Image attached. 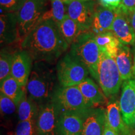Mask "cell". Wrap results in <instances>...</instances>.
Returning a JSON list of instances; mask_svg holds the SVG:
<instances>
[{
    "mask_svg": "<svg viewBox=\"0 0 135 135\" xmlns=\"http://www.w3.org/2000/svg\"><path fill=\"white\" fill-rule=\"evenodd\" d=\"M95 40L101 51L108 54L115 60L119 47L122 43L112 31L95 35Z\"/></svg>",
    "mask_w": 135,
    "mask_h": 135,
    "instance_id": "obj_21",
    "label": "cell"
},
{
    "mask_svg": "<svg viewBox=\"0 0 135 135\" xmlns=\"http://www.w3.org/2000/svg\"><path fill=\"white\" fill-rule=\"evenodd\" d=\"M36 121H19L13 135H36Z\"/></svg>",
    "mask_w": 135,
    "mask_h": 135,
    "instance_id": "obj_26",
    "label": "cell"
},
{
    "mask_svg": "<svg viewBox=\"0 0 135 135\" xmlns=\"http://www.w3.org/2000/svg\"><path fill=\"white\" fill-rule=\"evenodd\" d=\"M46 0H27L17 13L18 37L19 45L40 22L46 11Z\"/></svg>",
    "mask_w": 135,
    "mask_h": 135,
    "instance_id": "obj_5",
    "label": "cell"
},
{
    "mask_svg": "<svg viewBox=\"0 0 135 135\" xmlns=\"http://www.w3.org/2000/svg\"><path fill=\"white\" fill-rule=\"evenodd\" d=\"M33 59L28 51L21 50L13 54L11 75L23 87H26L32 71Z\"/></svg>",
    "mask_w": 135,
    "mask_h": 135,
    "instance_id": "obj_11",
    "label": "cell"
},
{
    "mask_svg": "<svg viewBox=\"0 0 135 135\" xmlns=\"http://www.w3.org/2000/svg\"><path fill=\"white\" fill-rule=\"evenodd\" d=\"M0 109L3 115H12L17 110L16 104L10 98L0 93Z\"/></svg>",
    "mask_w": 135,
    "mask_h": 135,
    "instance_id": "obj_27",
    "label": "cell"
},
{
    "mask_svg": "<svg viewBox=\"0 0 135 135\" xmlns=\"http://www.w3.org/2000/svg\"><path fill=\"white\" fill-rule=\"evenodd\" d=\"M18 26L17 13H1L0 16V40L1 44L17 42Z\"/></svg>",
    "mask_w": 135,
    "mask_h": 135,
    "instance_id": "obj_17",
    "label": "cell"
},
{
    "mask_svg": "<svg viewBox=\"0 0 135 135\" xmlns=\"http://www.w3.org/2000/svg\"><path fill=\"white\" fill-rule=\"evenodd\" d=\"M106 120L116 135H135L133 128L128 126L123 120L118 101H111L108 104Z\"/></svg>",
    "mask_w": 135,
    "mask_h": 135,
    "instance_id": "obj_13",
    "label": "cell"
},
{
    "mask_svg": "<svg viewBox=\"0 0 135 135\" xmlns=\"http://www.w3.org/2000/svg\"><path fill=\"white\" fill-rule=\"evenodd\" d=\"M106 123V109L102 107L91 108L84 114L81 135H103Z\"/></svg>",
    "mask_w": 135,
    "mask_h": 135,
    "instance_id": "obj_12",
    "label": "cell"
},
{
    "mask_svg": "<svg viewBox=\"0 0 135 135\" xmlns=\"http://www.w3.org/2000/svg\"><path fill=\"white\" fill-rule=\"evenodd\" d=\"M63 1H69V0H63Z\"/></svg>",
    "mask_w": 135,
    "mask_h": 135,
    "instance_id": "obj_34",
    "label": "cell"
},
{
    "mask_svg": "<svg viewBox=\"0 0 135 135\" xmlns=\"http://www.w3.org/2000/svg\"><path fill=\"white\" fill-rule=\"evenodd\" d=\"M89 72L83 63L68 53L60 59L56 66V75L60 86H78L88 77Z\"/></svg>",
    "mask_w": 135,
    "mask_h": 135,
    "instance_id": "obj_6",
    "label": "cell"
},
{
    "mask_svg": "<svg viewBox=\"0 0 135 135\" xmlns=\"http://www.w3.org/2000/svg\"><path fill=\"white\" fill-rule=\"evenodd\" d=\"M122 81L115 60L101 51L98 70V82L106 97H110L117 94Z\"/></svg>",
    "mask_w": 135,
    "mask_h": 135,
    "instance_id": "obj_7",
    "label": "cell"
},
{
    "mask_svg": "<svg viewBox=\"0 0 135 135\" xmlns=\"http://www.w3.org/2000/svg\"><path fill=\"white\" fill-rule=\"evenodd\" d=\"M66 3L67 15L84 30L90 31L97 8L93 0H69Z\"/></svg>",
    "mask_w": 135,
    "mask_h": 135,
    "instance_id": "obj_9",
    "label": "cell"
},
{
    "mask_svg": "<svg viewBox=\"0 0 135 135\" xmlns=\"http://www.w3.org/2000/svg\"><path fill=\"white\" fill-rule=\"evenodd\" d=\"M118 9H112L108 8H97L93 19L90 31L94 35L111 31L112 25L117 15Z\"/></svg>",
    "mask_w": 135,
    "mask_h": 135,
    "instance_id": "obj_16",
    "label": "cell"
},
{
    "mask_svg": "<svg viewBox=\"0 0 135 135\" xmlns=\"http://www.w3.org/2000/svg\"><path fill=\"white\" fill-rule=\"evenodd\" d=\"M84 97L94 107L105 103L107 101L105 94L101 88L91 78L88 77L78 85Z\"/></svg>",
    "mask_w": 135,
    "mask_h": 135,
    "instance_id": "obj_18",
    "label": "cell"
},
{
    "mask_svg": "<svg viewBox=\"0 0 135 135\" xmlns=\"http://www.w3.org/2000/svg\"><path fill=\"white\" fill-rule=\"evenodd\" d=\"M13 54L1 50L0 56V83L11 76Z\"/></svg>",
    "mask_w": 135,
    "mask_h": 135,
    "instance_id": "obj_25",
    "label": "cell"
},
{
    "mask_svg": "<svg viewBox=\"0 0 135 135\" xmlns=\"http://www.w3.org/2000/svg\"><path fill=\"white\" fill-rule=\"evenodd\" d=\"M111 31L123 45L135 43V33L128 15L118 9L111 28Z\"/></svg>",
    "mask_w": 135,
    "mask_h": 135,
    "instance_id": "obj_14",
    "label": "cell"
},
{
    "mask_svg": "<svg viewBox=\"0 0 135 135\" xmlns=\"http://www.w3.org/2000/svg\"><path fill=\"white\" fill-rule=\"evenodd\" d=\"M85 114L65 113L58 119L59 135H81Z\"/></svg>",
    "mask_w": 135,
    "mask_h": 135,
    "instance_id": "obj_15",
    "label": "cell"
},
{
    "mask_svg": "<svg viewBox=\"0 0 135 135\" xmlns=\"http://www.w3.org/2000/svg\"><path fill=\"white\" fill-rule=\"evenodd\" d=\"M103 135H116L115 132H114V131L111 129L110 126H109L108 123L107 122V120H106L105 129H104Z\"/></svg>",
    "mask_w": 135,
    "mask_h": 135,
    "instance_id": "obj_31",
    "label": "cell"
},
{
    "mask_svg": "<svg viewBox=\"0 0 135 135\" xmlns=\"http://www.w3.org/2000/svg\"><path fill=\"white\" fill-rule=\"evenodd\" d=\"M115 61L123 80H131L133 77V65L130 49L127 45L121 44Z\"/></svg>",
    "mask_w": 135,
    "mask_h": 135,
    "instance_id": "obj_19",
    "label": "cell"
},
{
    "mask_svg": "<svg viewBox=\"0 0 135 135\" xmlns=\"http://www.w3.org/2000/svg\"><path fill=\"white\" fill-rule=\"evenodd\" d=\"M70 53L87 67L89 74L98 81V70L101 51L95 40V35L89 31L83 34L71 45Z\"/></svg>",
    "mask_w": 135,
    "mask_h": 135,
    "instance_id": "obj_4",
    "label": "cell"
},
{
    "mask_svg": "<svg viewBox=\"0 0 135 135\" xmlns=\"http://www.w3.org/2000/svg\"><path fill=\"white\" fill-rule=\"evenodd\" d=\"M1 92L7 96L17 104L26 92V87L20 85L12 76H9L1 83Z\"/></svg>",
    "mask_w": 135,
    "mask_h": 135,
    "instance_id": "obj_23",
    "label": "cell"
},
{
    "mask_svg": "<svg viewBox=\"0 0 135 135\" xmlns=\"http://www.w3.org/2000/svg\"><path fill=\"white\" fill-rule=\"evenodd\" d=\"M133 62H134V65H133V77L135 78V56Z\"/></svg>",
    "mask_w": 135,
    "mask_h": 135,
    "instance_id": "obj_33",
    "label": "cell"
},
{
    "mask_svg": "<svg viewBox=\"0 0 135 135\" xmlns=\"http://www.w3.org/2000/svg\"><path fill=\"white\" fill-rule=\"evenodd\" d=\"M119 106L123 120L128 126H135V79L123 84Z\"/></svg>",
    "mask_w": 135,
    "mask_h": 135,
    "instance_id": "obj_10",
    "label": "cell"
},
{
    "mask_svg": "<svg viewBox=\"0 0 135 135\" xmlns=\"http://www.w3.org/2000/svg\"><path fill=\"white\" fill-rule=\"evenodd\" d=\"M58 111L51 101L40 107L35 126L36 135H59Z\"/></svg>",
    "mask_w": 135,
    "mask_h": 135,
    "instance_id": "obj_8",
    "label": "cell"
},
{
    "mask_svg": "<svg viewBox=\"0 0 135 135\" xmlns=\"http://www.w3.org/2000/svg\"><path fill=\"white\" fill-rule=\"evenodd\" d=\"M27 0H0L3 13H16L21 9Z\"/></svg>",
    "mask_w": 135,
    "mask_h": 135,
    "instance_id": "obj_28",
    "label": "cell"
},
{
    "mask_svg": "<svg viewBox=\"0 0 135 135\" xmlns=\"http://www.w3.org/2000/svg\"><path fill=\"white\" fill-rule=\"evenodd\" d=\"M101 6L112 9H119L120 8L122 0H98Z\"/></svg>",
    "mask_w": 135,
    "mask_h": 135,
    "instance_id": "obj_30",
    "label": "cell"
},
{
    "mask_svg": "<svg viewBox=\"0 0 135 135\" xmlns=\"http://www.w3.org/2000/svg\"><path fill=\"white\" fill-rule=\"evenodd\" d=\"M61 33L69 45H71L86 31L80 24L66 15L58 24Z\"/></svg>",
    "mask_w": 135,
    "mask_h": 135,
    "instance_id": "obj_20",
    "label": "cell"
},
{
    "mask_svg": "<svg viewBox=\"0 0 135 135\" xmlns=\"http://www.w3.org/2000/svg\"><path fill=\"white\" fill-rule=\"evenodd\" d=\"M69 45L58 23L46 20L40 22L20 46L30 53L35 61L52 64L68 50Z\"/></svg>",
    "mask_w": 135,
    "mask_h": 135,
    "instance_id": "obj_1",
    "label": "cell"
},
{
    "mask_svg": "<svg viewBox=\"0 0 135 135\" xmlns=\"http://www.w3.org/2000/svg\"><path fill=\"white\" fill-rule=\"evenodd\" d=\"M67 15L66 3L63 0H51L50 8L42 15L40 22L53 20L56 23H60Z\"/></svg>",
    "mask_w": 135,
    "mask_h": 135,
    "instance_id": "obj_24",
    "label": "cell"
},
{
    "mask_svg": "<svg viewBox=\"0 0 135 135\" xmlns=\"http://www.w3.org/2000/svg\"><path fill=\"white\" fill-rule=\"evenodd\" d=\"M130 22L131 24L132 25V27L134 30V33H135V10L131 14L130 17Z\"/></svg>",
    "mask_w": 135,
    "mask_h": 135,
    "instance_id": "obj_32",
    "label": "cell"
},
{
    "mask_svg": "<svg viewBox=\"0 0 135 135\" xmlns=\"http://www.w3.org/2000/svg\"><path fill=\"white\" fill-rule=\"evenodd\" d=\"M39 110L38 103L28 96L26 91L17 104L19 121H36Z\"/></svg>",
    "mask_w": 135,
    "mask_h": 135,
    "instance_id": "obj_22",
    "label": "cell"
},
{
    "mask_svg": "<svg viewBox=\"0 0 135 135\" xmlns=\"http://www.w3.org/2000/svg\"><path fill=\"white\" fill-rule=\"evenodd\" d=\"M51 101L60 114L65 113L85 114L91 108H94L84 97L78 86H60L55 89Z\"/></svg>",
    "mask_w": 135,
    "mask_h": 135,
    "instance_id": "obj_3",
    "label": "cell"
},
{
    "mask_svg": "<svg viewBox=\"0 0 135 135\" xmlns=\"http://www.w3.org/2000/svg\"><path fill=\"white\" fill-rule=\"evenodd\" d=\"M119 10L126 15H131L135 10V0H122Z\"/></svg>",
    "mask_w": 135,
    "mask_h": 135,
    "instance_id": "obj_29",
    "label": "cell"
},
{
    "mask_svg": "<svg viewBox=\"0 0 135 135\" xmlns=\"http://www.w3.org/2000/svg\"><path fill=\"white\" fill-rule=\"evenodd\" d=\"M46 64L35 61L26 86L28 95L38 104L51 101L55 91L53 71Z\"/></svg>",
    "mask_w": 135,
    "mask_h": 135,
    "instance_id": "obj_2",
    "label": "cell"
}]
</instances>
